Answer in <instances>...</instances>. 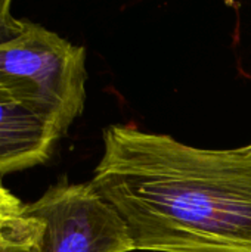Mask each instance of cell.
<instances>
[{
    "mask_svg": "<svg viewBox=\"0 0 251 252\" xmlns=\"http://www.w3.org/2000/svg\"><path fill=\"white\" fill-rule=\"evenodd\" d=\"M0 90L64 136L86 100V50L25 19L24 32L0 46Z\"/></svg>",
    "mask_w": 251,
    "mask_h": 252,
    "instance_id": "obj_2",
    "label": "cell"
},
{
    "mask_svg": "<svg viewBox=\"0 0 251 252\" xmlns=\"http://www.w3.org/2000/svg\"><path fill=\"white\" fill-rule=\"evenodd\" d=\"M135 250L251 252V149H200L115 124L89 182Z\"/></svg>",
    "mask_w": 251,
    "mask_h": 252,
    "instance_id": "obj_1",
    "label": "cell"
},
{
    "mask_svg": "<svg viewBox=\"0 0 251 252\" xmlns=\"http://www.w3.org/2000/svg\"><path fill=\"white\" fill-rule=\"evenodd\" d=\"M61 137L53 124L0 90V176L44 164Z\"/></svg>",
    "mask_w": 251,
    "mask_h": 252,
    "instance_id": "obj_4",
    "label": "cell"
},
{
    "mask_svg": "<svg viewBox=\"0 0 251 252\" xmlns=\"http://www.w3.org/2000/svg\"><path fill=\"white\" fill-rule=\"evenodd\" d=\"M41 233H43V232H41ZM40 238H41V235H40ZM40 238L31 241L30 244H27L25 247H22L19 251L16 252H40Z\"/></svg>",
    "mask_w": 251,
    "mask_h": 252,
    "instance_id": "obj_7",
    "label": "cell"
},
{
    "mask_svg": "<svg viewBox=\"0 0 251 252\" xmlns=\"http://www.w3.org/2000/svg\"><path fill=\"white\" fill-rule=\"evenodd\" d=\"M25 205L0 185V221L21 217Z\"/></svg>",
    "mask_w": 251,
    "mask_h": 252,
    "instance_id": "obj_6",
    "label": "cell"
},
{
    "mask_svg": "<svg viewBox=\"0 0 251 252\" xmlns=\"http://www.w3.org/2000/svg\"><path fill=\"white\" fill-rule=\"evenodd\" d=\"M249 148H250V149H251V145H249Z\"/></svg>",
    "mask_w": 251,
    "mask_h": 252,
    "instance_id": "obj_8",
    "label": "cell"
},
{
    "mask_svg": "<svg viewBox=\"0 0 251 252\" xmlns=\"http://www.w3.org/2000/svg\"><path fill=\"white\" fill-rule=\"evenodd\" d=\"M22 216L43 226L40 252L135 251L126 224L90 183L52 186Z\"/></svg>",
    "mask_w": 251,
    "mask_h": 252,
    "instance_id": "obj_3",
    "label": "cell"
},
{
    "mask_svg": "<svg viewBox=\"0 0 251 252\" xmlns=\"http://www.w3.org/2000/svg\"><path fill=\"white\" fill-rule=\"evenodd\" d=\"M10 0H0V46L16 40L25 28V19L12 15Z\"/></svg>",
    "mask_w": 251,
    "mask_h": 252,
    "instance_id": "obj_5",
    "label": "cell"
}]
</instances>
